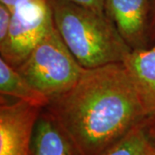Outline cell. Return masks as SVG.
<instances>
[{"mask_svg":"<svg viewBox=\"0 0 155 155\" xmlns=\"http://www.w3.org/2000/svg\"><path fill=\"white\" fill-rule=\"evenodd\" d=\"M145 155H155V143L153 142V144L152 145V147H150L149 150L147 152V153Z\"/></svg>","mask_w":155,"mask_h":155,"instance_id":"2e32d148","label":"cell"},{"mask_svg":"<svg viewBox=\"0 0 155 155\" xmlns=\"http://www.w3.org/2000/svg\"><path fill=\"white\" fill-rule=\"evenodd\" d=\"M30 1H35V0H0V3L9 7L11 10L15 6L18 5L20 4L27 3V2H30Z\"/></svg>","mask_w":155,"mask_h":155,"instance_id":"9a60e30c","label":"cell"},{"mask_svg":"<svg viewBox=\"0 0 155 155\" xmlns=\"http://www.w3.org/2000/svg\"><path fill=\"white\" fill-rule=\"evenodd\" d=\"M51 7L58 32L84 68L123 63L132 51L106 14L67 0H51Z\"/></svg>","mask_w":155,"mask_h":155,"instance_id":"7a4b0ae2","label":"cell"},{"mask_svg":"<svg viewBox=\"0 0 155 155\" xmlns=\"http://www.w3.org/2000/svg\"><path fill=\"white\" fill-rule=\"evenodd\" d=\"M145 122H146V125H147V132H148L150 138L152 139V140L155 143V116L146 119Z\"/></svg>","mask_w":155,"mask_h":155,"instance_id":"5bb4252c","label":"cell"},{"mask_svg":"<svg viewBox=\"0 0 155 155\" xmlns=\"http://www.w3.org/2000/svg\"><path fill=\"white\" fill-rule=\"evenodd\" d=\"M124 66L133 79L146 119L155 116V46L132 50Z\"/></svg>","mask_w":155,"mask_h":155,"instance_id":"52a82bcc","label":"cell"},{"mask_svg":"<svg viewBox=\"0 0 155 155\" xmlns=\"http://www.w3.org/2000/svg\"><path fill=\"white\" fill-rule=\"evenodd\" d=\"M32 155H78L70 138L45 109L35 126Z\"/></svg>","mask_w":155,"mask_h":155,"instance_id":"ba28073f","label":"cell"},{"mask_svg":"<svg viewBox=\"0 0 155 155\" xmlns=\"http://www.w3.org/2000/svg\"><path fill=\"white\" fill-rule=\"evenodd\" d=\"M17 69L50 100L73 87L84 70L65 44L54 23Z\"/></svg>","mask_w":155,"mask_h":155,"instance_id":"3957f363","label":"cell"},{"mask_svg":"<svg viewBox=\"0 0 155 155\" xmlns=\"http://www.w3.org/2000/svg\"><path fill=\"white\" fill-rule=\"evenodd\" d=\"M153 144L144 120L101 155H145Z\"/></svg>","mask_w":155,"mask_h":155,"instance_id":"30bf717a","label":"cell"},{"mask_svg":"<svg viewBox=\"0 0 155 155\" xmlns=\"http://www.w3.org/2000/svg\"><path fill=\"white\" fill-rule=\"evenodd\" d=\"M43 109L16 100L0 105V155H32L35 123Z\"/></svg>","mask_w":155,"mask_h":155,"instance_id":"5b68a950","label":"cell"},{"mask_svg":"<svg viewBox=\"0 0 155 155\" xmlns=\"http://www.w3.org/2000/svg\"><path fill=\"white\" fill-rule=\"evenodd\" d=\"M12 20V11L5 5L0 3V45L8 37Z\"/></svg>","mask_w":155,"mask_h":155,"instance_id":"8fae6325","label":"cell"},{"mask_svg":"<svg viewBox=\"0 0 155 155\" xmlns=\"http://www.w3.org/2000/svg\"><path fill=\"white\" fill-rule=\"evenodd\" d=\"M148 37L155 42V0H152V11L150 17Z\"/></svg>","mask_w":155,"mask_h":155,"instance_id":"4fadbf2b","label":"cell"},{"mask_svg":"<svg viewBox=\"0 0 155 155\" xmlns=\"http://www.w3.org/2000/svg\"><path fill=\"white\" fill-rule=\"evenodd\" d=\"M87 9L105 14V0H67Z\"/></svg>","mask_w":155,"mask_h":155,"instance_id":"7c38bea8","label":"cell"},{"mask_svg":"<svg viewBox=\"0 0 155 155\" xmlns=\"http://www.w3.org/2000/svg\"><path fill=\"white\" fill-rule=\"evenodd\" d=\"M10 32L0 45L1 58L17 67L29 55L54 23L51 0H35L15 6Z\"/></svg>","mask_w":155,"mask_h":155,"instance_id":"277c9868","label":"cell"},{"mask_svg":"<svg viewBox=\"0 0 155 155\" xmlns=\"http://www.w3.org/2000/svg\"><path fill=\"white\" fill-rule=\"evenodd\" d=\"M152 0H105V14L132 50L147 48Z\"/></svg>","mask_w":155,"mask_h":155,"instance_id":"8992f818","label":"cell"},{"mask_svg":"<svg viewBox=\"0 0 155 155\" xmlns=\"http://www.w3.org/2000/svg\"><path fill=\"white\" fill-rule=\"evenodd\" d=\"M70 138L78 155H101L146 120L123 63L89 68L75 85L44 108Z\"/></svg>","mask_w":155,"mask_h":155,"instance_id":"6da1fadb","label":"cell"},{"mask_svg":"<svg viewBox=\"0 0 155 155\" xmlns=\"http://www.w3.org/2000/svg\"><path fill=\"white\" fill-rule=\"evenodd\" d=\"M0 93L2 97H11L42 109L49 104L50 99L34 87L26 78L0 58Z\"/></svg>","mask_w":155,"mask_h":155,"instance_id":"9c48e42d","label":"cell"}]
</instances>
